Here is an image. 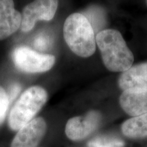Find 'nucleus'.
<instances>
[{
  "instance_id": "obj_1",
  "label": "nucleus",
  "mask_w": 147,
  "mask_h": 147,
  "mask_svg": "<svg viewBox=\"0 0 147 147\" xmlns=\"http://www.w3.org/2000/svg\"><path fill=\"white\" fill-rule=\"evenodd\" d=\"M95 39L106 69L113 72H123L131 67L134 55L119 31L113 29L100 31Z\"/></svg>"
},
{
  "instance_id": "obj_2",
  "label": "nucleus",
  "mask_w": 147,
  "mask_h": 147,
  "mask_svg": "<svg viewBox=\"0 0 147 147\" xmlns=\"http://www.w3.org/2000/svg\"><path fill=\"white\" fill-rule=\"evenodd\" d=\"M63 37L69 49L80 57H89L95 52L94 29L83 14L73 13L66 18Z\"/></svg>"
},
{
  "instance_id": "obj_3",
  "label": "nucleus",
  "mask_w": 147,
  "mask_h": 147,
  "mask_svg": "<svg viewBox=\"0 0 147 147\" xmlns=\"http://www.w3.org/2000/svg\"><path fill=\"white\" fill-rule=\"evenodd\" d=\"M47 100V91L40 86H33L25 90L10 110L8 117L10 128L13 131H18L34 119Z\"/></svg>"
},
{
  "instance_id": "obj_4",
  "label": "nucleus",
  "mask_w": 147,
  "mask_h": 147,
  "mask_svg": "<svg viewBox=\"0 0 147 147\" xmlns=\"http://www.w3.org/2000/svg\"><path fill=\"white\" fill-rule=\"evenodd\" d=\"M12 59L19 70L27 73L45 72L55 63L53 55L42 54L27 47L16 48L12 53Z\"/></svg>"
},
{
  "instance_id": "obj_5",
  "label": "nucleus",
  "mask_w": 147,
  "mask_h": 147,
  "mask_svg": "<svg viewBox=\"0 0 147 147\" xmlns=\"http://www.w3.org/2000/svg\"><path fill=\"white\" fill-rule=\"evenodd\" d=\"M58 3V0H34L27 5L21 14L22 32L32 31L38 21H51L57 10Z\"/></svg>"
},
{
  "instance_id": "obj_6",
  "label": "nucleus",
  "mask_w": 147,
  "mask_h": 147,
  "mask_svg": "<svg viewBox=\"0 0 147 147\" xmlns=\"http://www.w3.org/2000/svg\"><path fill=\"white\" fill-rule=\"evenodd\" d=\"M101 120V114L96 110H91L83 116L69 119L65 125L66 136L71 140H82L97 129Z\"/></svg>"
},
{
  "instance_id": "obj_7",
  "label": "nucleus",
  "mask_w": 147,
  "mask_h": 147,
  "mask_svg": "<svg viewBox=\"0 0 147 147\" xmlns=\"http://www.w3.org/2000/svg\"><path fill=\"white\" fill-rule=\"evenodd\" d=\"M47 125L42 117H36L18 130L11 147H36L45 137Z\"/></svg>"
},
{
  "instance_id": "obj_8",
  "label": "nucleus",
  "mask_w": 147,
  "mask_h": 147,
  "mask_svg": "<svg viewBox=\"0 0 147 147\" xmlns=\"http://www.w3.org/2000/svg\"><path fill=\"white\" fill-rule=\"evenodd\" d=\"M22 14L14 8L13 0H0V41L21 28Z\"/></svg>"
},
{
  "instance_id": "obj_9",
  "label": "nucleus",
  "mask_w": 147,
  "mask_h": 147,
  "mask_svg": "<svg viewBox=\"0 0 147 147\" xmlns=\"http://www.w3.org/2000/svg\"><path fill=\"white\" fill-rule=\"evenodd\" d=\"M118 85L123 91H147V61L131 66L119 76Z\"/></svg>"
},
{
  "instance_id": "obj_10",
  "label": "nucleus",
  "mask_w": 147,
  "mask_h": 147,
  "mask_svg": "<svg viewBox=\"0 0 147 147\" xmlns=\"http://www.w3.org/2000/svg\"><path fill=\"white\" fill-rule=\"evenodd\" d=\"M119 104L125 113L138 117L147 113V91L126 90L119 97Z\"/></svg>"
},
{
  "instance_id": "obj_11",
  "label": "nucleus",
  "mask_w": 147,
  "mask_h": 147,
  "mask_svg": "<svg viewBox=\"0 0 147 147\" xmlns=\"http://www.w3.org/2000/svg\"><path fill=\"white\" fill-rule=\"evenodd\" d=\"M121 131L129 138L147 137V113L125 121L121 126Z\"/></svg>"
},
{
  "instance_id": "obj_12",
  "label": "nucleus",
  "mask_w": 147,
  "mask_h": 147,
  "mask_svg": "<svg viewBox=\"0 0 147 147\" xmlns=\"http://www.w3.org/2000/svg\"><path fill=\"white\" fill-rule=\"evenodd\" d=\"M89 147H124V142L115 138L99 137L92 140L88 144Z\"/></svg>"
},
{
  "instance_id": "obj_13",
  "label": "nucleus",
  "mask_w": 147,
  "mask_h": 147,
  "mask_svg": "<svg viewBox=\"0 0 147 147\" xmlns=\"http://www.w3.org/2000/svg\"><path fill=\"white\" fill-rule=\"evenodd\" d=\"M9 106V97L4 89L0 86V123L5 117Z\"/></svg>"
},
{
  "instance_id": "obj_14",
  "label": "nucleus",
  "mask_w": 147,
  "mask_h": 147,
  "mask_svg": "<svg viewBox=\"0 0 147 147\" xmlns=\"http://www.w3.org/2000/svg\"><path fill=\"white\" fill-rule=\"evenodd\" d=\"M146 1V6H147V0H145Z\"/></svg>"
}]
</instances>
